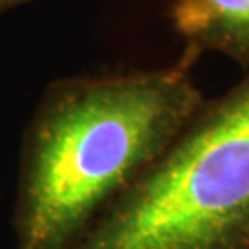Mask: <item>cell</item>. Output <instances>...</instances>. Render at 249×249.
<instances>
[{
	"label": "cell",
	"mask_w": 249,
	"mask_h": 249,
	"mask_svg": "<svg viewBox=\"0 0 249 249\" xmlns=\"http://www.w3.org/2000/svg\"><path fill=\"white\" fill-rule=\"evenodd\" d=\"M168 13L183 55L222 53L249 72V0H170Z\"/></svg>",
	"instance_id": "3"
},
{
	"label": "cell",
	"mask_w": 249,
	"mask_h": 249,
	"mask_svg": "<svg viewBox=\"0 0 249 249\" xmlns=\"http://www.w3.org/2000/svg\"><path fill=\"white\" fill-rule=\"evenodd\" d=\"M190 57L69 76L37 102L20 146L13 249H72L203 106Z\"/></svg>",
	"instance_id": "1"
},
{
	"label": "cell",
	"mask_w": 249,
	"mask_h": 249,
	"mask_svg": "<svg viewBox=\"0 0 249 249\" xmlns=\"http://www.w3.org/2000/svg\"><path fill=\"white\" fill-rule=\"evenodd\" d=\"M72 249H249V72L205 100Z\"/></svg>",
	"instance_id": "2"
},
{
	"label": "cell",
	"mask_w": 249,
	"mask_h": 249,
	"mask_svg": "<svg viewBox=\"0 0 249 249\" xmlns=\"http://www.w3.org/2000/svg\"><path fill=\"white\" fill-rule=\"evenodd\" d=\"M26 2H30V0H0V15L9 11V9L18 8V6L26 4Z\"/></svg>",
	"instance_id": "4"
}]
</instances>
